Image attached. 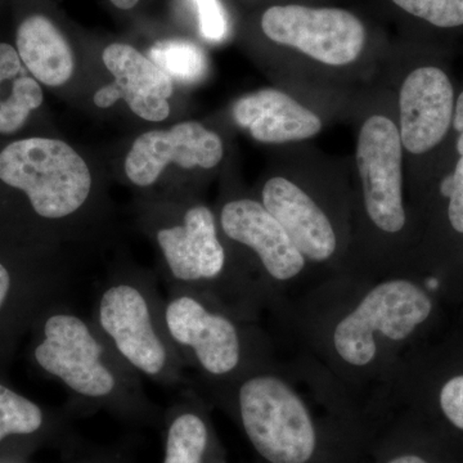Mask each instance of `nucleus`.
<instances>
[{
  "label": "nucleus",
  "mask_w": 463,
  "mask_h": 463,
  "mask_svg": "<svg viewBox=\"0 0 463 463\" xmlns=\"http://www.w3.org/2000/svg\"><path fill=\"white\" fill-rule=\"evenodd\" d=\"M120 99H123V93H121L120 87H118L116 81L100 88L93 97L94 103L99 109L111 108Z\"/></svg>",
  "instance_id": "25"
},
{
  "label": "nucleus",
  "mask_w": 463,
  "mask_h": 463,
  "mask_svg": "<svg viewBox=\"0 0 463 463\" xmlns=\"http://www.w3.org/2000/svg\"><path fill=\"white\" fill-rule=\"evenodd\" d=\"M453 127L457 133L463 132V91L455 102V114H453Z\"/></svg>",
  "instance_id": "27"
},
{
  "label": "nucleus",
  "mask_w": 463,
  "mask_h": 463,
  "mask_svg": "<svg viewBox=\"0 0 463 463\" xmlns=\"http://www.w3.org/2000/svg\"><path fill=\"white\" fill-rule=\"evenodd\" d=\"M457 151H458L459 156L463 155V132L459 133L458 141H457Z\"/></svg>",
  "instance_id": "30"
},
{
  "label": "nucleus",
  "mask_w": 463,
  "mask_h": 463,
  "mask_svg": "<svg viewBox=\"0 0 463 463\" xmlns=\"http://www.w3.org/2000/svg\"><path fill=\"white\" fill-rule=\"evenodd\" d=\"M0 179L25 192L42 218L74 214L90 194V167L67 143L29 138L11 143L0 152Z\"/></svg>",
  "instance_id": "1"
},
{
  "label": "nucleus",
  "mask_w": 463,
  "mask_h": 463,
  "mask_svg": "<svg viewBox=\"0 0 463 463\" xmlns=\"http://www.w3.org/2000/svg\"><path fill=\"white\" fill-rule=\"evenodd\" d=\"M440 407L452 425L463 430V376L453 377L443 386Z\"/></svg>",
  "instance_id": "24"
},
{
  "label": "nucleus",
  "mask_w": 463,
  "mask_h": 463,
  "mask_svg": "<svg viewBox=\"0 0 463 463\" xmlns=\"http://www.w3.org/2000/svg\"><path fill=\"white\" fill-rule=\"evenodd\" d=\"M223 156L224 146L218 134L197 121H187L139 136L125 160V173L134 184L148 187L169 163L184 169H213Z\"/></svg>",
  "instance_id": "8"
},
{
  "label": "nucleus",
  "mask_w": 463,
  "mask_h": 463,
  "mask_svg": "<svg viewBox=\"0 0 463 463\" xmlns=\"http://www.w3.org/2000/svg\"><path fill=\"white\" fill-rule=\"evenodd\" d=\"M42 423L38 405L0 383V441L9 435L33 434Z\"/></svg>",
  "instance_id": "20"
},
{
  "label": "nucleus",
  "mask_w": 463,
  "mask_h": 463,
  "mask_svg": "<svg viewBox=\"0 0 463 463\" xmlns=\"http://www.w3.org/2000/svg\"><path fill=\"white\" fill-rule=\"evenodd\" d=\"M199 14L200 33L206 41L222 42L227 36V12L221 0H194Z\"/></svg>",
  "instance_id": "22"
},
{
  "label": "nucleus",
  "mask_w": 463,
  "mask_h": 463,
  "mask_svg": "<svg viewBox=\"0 0 463 463\" xmlns=\"http://www.w3.org/2000/svg\"><path fill=\"white\" fill-rule=\"evenodd\" d=\"M241 420L252 446L270 463H307L317 434L306 403L272 374L246 380L239 392Z\"/></svg>",
  "instance_id": "2"
},
{
  "label": "nucleus",
  "mask_w": 463,
  "mask_h": 463,
  "mask_svg": "<svg viewBox=\"0 0 463 463\" xmlns=\"http://www.w3.org/2000/svg\"><path fill=\"white\" fill-rule=\"evenodd\" d=\"M388 463H428L421 457L414 455L399 456Z\"/></svg>",
  "instance_id": "28"
},
{
  "label": "nucleus",
  "mask_w": 463,
  "mask_h": 463,
  "mask_svg": "<svg viewBox=\"0 0 463 463\" xmlns=\"http://www.w3.org/2000/svg\"><path fill=\"white\" fill-rule=\"evenodd\" d=\"M138 2L139 0H111L112 5L120 9H130L136 7L137 3Z\"/></svg>",
  "instance_id": "29"
},
{
  "label": "nucleus",
  "mask_w": 463,
  "mask_h": 463,
  "mask_svg": "<svg viewBox=\"0 0 463 463\" xmlns=\"http://www.w3.org/2000/svg\"><path fill=\"white\" fill-rule=\"evenodd\" d=\"M233 118L255 141L265 145L303 142L322 132L323 121L291 94L267 88L234 103Z\"/></svg>",
  "instance_id": "14"
},
{
  "label": "nucleus",
  "mask_w": 463,
  "mask_h": 463,
  "mask_svg": "<svg viewBox=\"0 0 463 463\" xmlns=\"http://www.w3.org/2000/svg\"><path fill=\"white\" fill-rule=\"evenodd\" d=\"M403 154L397 123L385 114L368 116L356 136L355 165L365 214L386 236L401 233L407 224Z\"/></svg>",
  "instance_id": "5"
},
{
  "label": "nucleus",
  "mask_w": 463,
  "mask_h": 463,
  "mask_svg": "<svg viewBox=\"0 0 463 463\" xmlns=\"http://www.w3.org/2000/svg\"><path fill=\"white\" fill-rule=\"evenodd\" d=\"M149 60L181 83H194L205 74L203 51L188 41H161L149 51Z\"/></svg>",
  "instance_id": "18"
},
{
  "label": "nucleus",
  "mask_w": 463,
  "mask_h": 463,
  "mask_svg": "<svg viewBox=\"0 0 463 463\" xmlns=\"http://www.w3.org/2000/svg\"><path fill=\"white\" fill-rule=\"evenodd\" d=\"M455 114V90L443 70L421 66L399 90L398 130L404 151L428 154L446 138Z\"/></svg>",
  "instance_id": "7"
},
{
  "label": "nucleus",
  "mask_w": 463,
  "mask_h": 463,
  "mask_svg": "<svg viewBox=\"0 0 463 463\" xmlns=\"http://www.w3.org/2000/svg\"><path fill=\"white\" fill-rule=\"evenodd\" d=\"M99 323L116 350L136 370L147 376L165 370L166 347L138 288L121 283L106 289L99 300Z\"/></svg>",
  "instance_id": "9"
},
{
  "label": "nucleus",
  "mask_w": 463,
  "mask_h": 463,
  "mask_svg": "<svg viewBox=\"0 0 463 463\" xmlns=\"http://www.w3.org/2000/svg\"><path fill=\"white\" fill-rule=\"evenodd\" d=\"M206 446L205 422L197 414H181L170 426L164 463H201Z\"/></svg>",
  "instance_id": "19"
},
{
  "label": "nucleus",
  "mask_w": 463,
  "mask_h": 463,
  "mask_svg": "<svg viewBox=\"0 0 463 463\" xmlns=\"http://www.w3.org/2000/svg\"><path fill=\"white\" fill-rule=\"evenodd\" d=\"M42 103L41 85L29 75L18 52L0 43V134L17 132Z\"/></svg>",
  "instance_id": "17"
},
{
  "label": "nucleus",
  "mask_w": 463,
  "mask_h": 463,
  "mask_svg": "<svg viewBox=\"0 0 463 463\" xmlns=\"http://www.w3.org/2000/svg\"><path fill=\"white\" fill-rule=\"evenodd\" d=\"M261 203L279 221L306 260L323 263L335 257L339 239L325 210L309 192L286 176L265 182Z\"/></svg>",
  "instance_id": "10"
},
{
  "label": "nucleus",
  "mask_w": 463,
  "mask_h": 463,
  "mask_svg": "<svg viewBox=\"0 0 463 463\" xmlns=\"http://www.w3.org/2000/svg\"><path fill=\"white\" fill-rule=\"evenodd\" d=\"M102 58L134 114L147 121L165 120L173 94L169 75L128 44L109 45Z\"/></svg>",
  "instance_id": "15"
},
{
  "label": "nucleus",
  "mask_w": 463,
  "mask_h": 463,
  "mask_svg": "<svg viewBox=\"0 0 463 463\" xmlns=\"http://www.w3.org/2000/svg\"><path fill=\"white\" fill-rule=\"evenodd\" d=\"M165 323L172 339L194 350L207 373L223 376L239 365L241 344L236 326L207 310L196 298L181 297L170 301Z\"/></svg>",
  "instance_id": "11"
},
{
  "label": "nucleus",
  "mask_w": 463,
  "mask_h": 463,
  "mask_svg": "<svg viewBox=\"0 0 463 463\" xmlns=\"http://www.w3.org/2000/svg\"><path fill=\"white\" fill-rule=\"evenodd\" d=\"M35 359L45 373L83 397L111 394L116 379L103 359V349L87 323L72 315H54L44 325V340Z\"/></svg>",
  "instance_id": "6"
},
{
  "label": "nucleus",
  "mask_w": 463,
  "mask_h": 463,
  "mask_svg": "<svg viewBox=\"0 0 463 463\" xmlns=\"http://www.w3.org/2000/svg\"><path fill=\"white\" fill-rule=\"evenodd\" d=\"M17 52L33 78L48 87H60L74 74L71 48L47 17L32 16L21 24Z\"/></svg>",
  "instance_id": "16"
},
{
  "label": "nucleus",
  "mask_w": 463,
  "mask_h": 463,
  "mask_svg": "<svg viewBox=\"0 0 463 463\" xmlns=\"http://www.w3.org/2000/svg\"><path fill=\"white\" fill-rule=\"evenodd\" d=\"M9 288H11V276H9L7 268L0 264V307L7 300Z\"/></svg>",
  "instance_id": "26"
},
{
  "label": "nucleus",
  "mask_w": 463,
  "mask_h": 463,
  "mask_svg": "<svg viewBox=\"0 0 463 463\" xmlns=\"http://www.w3.org/2000/svg\"><path fill=\"white\" fill-rule=\"evenodd\" d=\"M441 194L449 199L448 218L453 230L463 234V158L457 161L455 170L441 183Z\"/></svg>",
  "instance_id": "23"
},
{
  "label": "nucleus",
  "mask_w": 463,
  "mask_h": 463,
  "mask_svg": "<svg viewBox=\"0 0 463 463\" xmlns=\"http://www.w3.org/2000/svg\"><path fill=\"white\" fill-rule=\"evenodd\" d=\"M260 25L274 44L332 69L355 63L367 45L364 21L343 8L273 5L264 12Z\"/></svg>",
  "instance_id": "4"
},
{
  "label": "nucleus",
  "mask_w": 463,
  "mask_h": 463,
  "mask_svg": "<svg viewBox=\"0 0 463 463\" xmlns=\"http://www.w3.org/2000/svg\"><path fill=\"white\" fill-rule=\"evenodd\" d=\"M157 242L170 272L179 281L213 279L223 270L225 252L209 207H192L182 225L158 232Z\"/></svg>",
  "instance_id": "13"
},
{
  "label": "nucleus",
  "mask_w": 463,
  "mask_h": 463,
  "mask_svg": "<svg viewBox=\"0 0 463 463\" xmlns=\"http://www.w3.org/2000/svg\"><path fill=\"white\" fill-rule=\"evenodd\" d=\"M407 16L440 30L463 27V0H392Z\"/></svg>",
  "instance_id": "21"
},
{
  "label": "nucleus",
  "mask_w": 463,
  "mask_h": 463,
  "mask_svg": "<svg viewBox=\"0 0 463 463\" xmlns=\"http://www.w3.org/2000/svg\"><path fill=\"white\" fill-rule=\"evenodd\" d=\"M221 225L225 236L251 249L277 281H289L306 268V258L263 203L250 199L225 203Z\"/></svg>",
  "instance_id": "12"
},
{
  "label": "nucleus",
  "mask_w": 463,
  "mask_h": 463,
  "mask_svg": "<svg viewBox=\"0 0 463 463\" xmlns=\"http://www.w3.org/2000/svg\"><path fill=\"white\" fill-rule=\"evenodd\" d=\"M431 298L407 279H389L367 292L353 312L335 327L336 354L352 367L373 364L376 336L392 341L407 339L431 315Z\"/></svg>",
  "instance_id": "3"
}]
</instances>
